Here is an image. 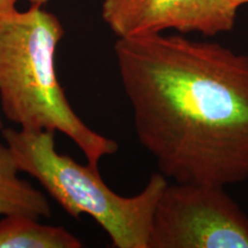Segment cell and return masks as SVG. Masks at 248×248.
<instances>
[{
  "mask_svg": "<svg viewBox=\"0 0 248 248\" xmlns=\"http://www.w3.org/2000/svg\"><path fill=\"white\" fill-rule=\"evenodd\" d=\"M142 147L167 178L216 186L248 179V55L162 33L114 47Z\"/></svg>",
  "mask_w": 248,
  "mask_h": 248,
  "instance_id": "1",
  "label": "cell"
},
{
  "mask_svg": "<svg viewBox=\"0 0 248 248\" xmlns=\"http://www.w3.org/2000/svg\"><path fill=\"white\" fill-rule=\"evenodd\" d=\"M63 35L59 18L40 5L0 17L1 109L21 130L66 135L99 168V161L115 154L119 144L90 128L68 101L55 67Z\"/></svg>",
  "mask_w": 248,
  "mask_h": 248,
  "instance_id": "2",
  "label": "cell"
},
{
  "mask_svg": "<svg viewBox=\"0 0 248 248\" xmlns=\"http://www.w3.org/2000/svg\"><path fill=\"white\" fill-rule=\"evenodd\" d=\"M2 135L20 172L37 179L71 217H92L113 247L148 248L155 206L168 184L162 173H153L140 193L122 197L108 187L99 168L59 153L54 132L6 129Z\"/></svg>",
  "mask_w": 248,
  "mask_h": 248,
  "instance_id": "3",
  "label": "cell"
},
{
  "mask_svg": "<svg viewBox=\"0 0 248 248\" xmlns=\"http://www.w3.org/2000/svg\"><path fill=\"white\" fill-rule=\"evenodd\" d=\"M148 248H248V215L223 186H164L152 218Z\"/></svg>",
  "mask_w": 248,
  "mask_h": 248,
  "instance_id": "4",
  "label": "cell"
},
{
  "mask_svg": "<svg viewBox=\"0 0 248 248\" xmlns=\"http://www.w3.org/2000/svg\"><path fill=\"white\" fill-rule=\"evenodd\" d=\"M234 0H104L102 18L119 38L175 29L206 36L233 29Z\"/></svg>",
  "mask_w": 248,
  "mask_h": 248,
  "instance_id": "5",
  "label": "cell"
},
{
  "mask_svg": "<svg viewBox=\"0 0 248 248\" xmlns=\"http://www.w3.org/2000/svg\"><path fill=\"white\" fill-rule=\"evenodd\" d=\"M16 163L6 144H0V216H51V207L43 192L18 176Z\"/></svg>",
  "mask_w": 248,
  "mask_h": 248,
  "instance_id": "6",
  "label": "cell"
},
{
  "mask_svg": "<svg viewBox=\"0 0 248 248\" xmlns=\"http://www.w3.org/2000/svg\"><path fill=\"white\" fill-rule=\"evenodd\" d=\"M82 241L62 226L46 225L28 215L0 219V248H80Z\"/></svg>",
  "mask_w": 248,
  "mask_h": 248,
  "instance_id": "7",
  "label": "cell"
},
{
  "mask_svg": "<svg viewBox=\"0 0 248 248\" xmlns=\"http://www.w3.org/2000/svg\"><path fill=\"white\" fill-rule=\"evenodd\" d=\"M17 1L18 0H0V17L16 9Z\"/></svg>",
  "mask_w": 248,
  "mask_h": 248,
  "instance_id": "8",
  "label": "cell"
},
{
  "mask_svg": "<svg viewBox=\"0 0 248 248\" xmlns=\"http://www.w3.org/2000/svg\"><path fill=\"white\" fill-rule=\"evenodd\" d=\"M28 1H30L31 4H35V5H44L46 2L48 1V0H28Z\"/></svg>",
  "mask_w": 248,
  "mask_h": 248,
  "instance_id": "9",
  "label": "cell"
},
{
  "mask_svg": "<svg viewBox=\"0 0 248 248\" xmlns=\"http://www.w3.org/2000/svg\"><path fill=\"white\" fill-rule=\"evenodd\" d=\"M234 1L237 2L239 7H240L241 5H244V4H248V0H234Z\"/></svg>",
  "mask_w": 248,
  "mask_h": 248,
  "instance_id": "10",
  "label": "cell"
},
{
  "mask_svg": "<svg viewBox=\"0 0 248 248\" xmlns=\"http://www.w3.org/2000/svg\"><path fill=\"white\" fill-rule=\"evenodd\" d=\"M0 124H1V122H0Z\"/></svg>",
  "mask_w": 248,
  "mask_h": 248,
  "instance_id": "11",
  "label": "cell"
}]
</instances>
